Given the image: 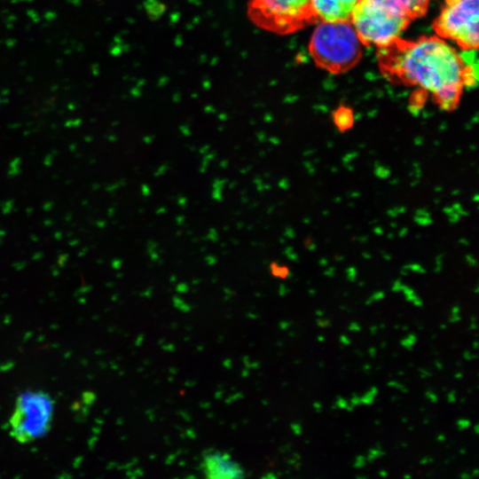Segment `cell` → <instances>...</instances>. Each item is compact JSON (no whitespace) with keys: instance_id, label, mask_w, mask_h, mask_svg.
Instances as JSON below:
<instances>
[{"instance_id":"obj_1","label":"cell","mask_w":479,"mask_h":479,"mask_svg":"<svg viewBox=\"0 0 479 479\" xmlns=\"http://www.w3.org/2000/svg\"><path fill=\"white\" fill-rule=\"evenodd\" d=\"M381 72L390 82L417 86L444 111L454 110L465 87L477 83L475 53L461 55L437 35L398 38L379 49Z\"/></svg>"},{"instance_id":"obj_2","label":"cell","mask_w":479,"mask_h":479,"mask_svg":"<svg viewBox=\"0 0 479 479\" xmlns=\"http://www.w3.org/2000/svg\"><path fill=\"white\" fill-rule=\"evenodd\" d=\"M362 46L349 20L319 21L311 35L308 49L318 67L339 75L358 63L362 57Z\"/></svg>"},{"instance_id":"obj_3","label":"cell","mask_w":479,"mask_h":479,"mask_svg":"<svg viewBox=\"0 0 479 479\" xmlns=\"http://www.w3.org/2000/svg\"><path fill=\"white\" fill-rule=\"evenodd\" d=\"M411 19L380 0H360L349 21L363 45L384 48L400 38Z\"/></svg>"},{"instance_id":"obj_4","label":"cell","mask_w":479,"mask_h":479,"mask_svg":"<svg viewBox=\"0 0 479 479\" xmlns=\"http://www.w3.org/2000/svg\"><path fill=\"white\" fill-rule=\"evenodd\" d=\"M247 10L254 25L278 35H288L317 22L311 0H249Z\"/></svg>"},{"instance_id":"obj_5","label":"cell","mask_w":479,"mask_h":479,"mask_svg":"<svg viewBox=\"0 0 479 479\" xmlns=\"http://www.w3.org/2000/svg\"><path fill=\"white\" fill-rule=\"evenodd\" d=\"M54 401L43 390H26L17 397L9 425L10 433L20 444L44 436L51 429Z\"/></svg>"},{"instance_id":"obj_6","label":"cell","mask_w":479,"mask_h":479,"mask_svg":"<svg viewBox=\"0 0 479 479\" xmlns=\"http://www.w3.org/2000/svg\"><path fill=\"white\" fill-rule=\"evenodd\" d=\"M479 0H445L432 27L436 35L450 39L461 51L477 50Z\"/></svg>"},{"instance_id":"obj_7","label":"cell","mask_w":479,"mask_h":479,"mask_svg":"<svg viewBox=\"0 0 479 479\" xmlns=\"http://www.w3.org/2000/svg\"><path fill=\"white\" fill-rule=\"evenodd\" d=\"M202 472L211 479H232L245 476V470L225 452L208 450L203 453Z\"/></svg>"},{"instance_id":"obj_8","label":"cell","mask_w":479,"mask_h":479,"mask_svg":"<svg viewBox=\"0 0 479 479\" xmlns=\"http://www.w3.org/2000/svg\"><path fill=\"white\" fill-rule=\"evenodd\" d=\"M359 1L311 0V8L317 22L349 20L351 12Z\"/></svg>"},{"instance_id":"obj_9","label":"cell","mask_w":479,"mask_h":479,"mask_svg":"<svg viewBox=\"0 0 479 479\" xmlns=\"http://www.w3.org/2000/svg\"><path fill=\"white\" fill-rule=\"evenodd\" d=\"M406 14L411 20L426 14L430 0H380Z\"/></svg>"},{"instance_id":"obj_10","label":"cell","mask_w":479,"mask_h":479,"mask_svg":"<svg viewBox=\"0 0 479 479\" xmlns=\"http://www.w3.org/2000/svg\"><path fill=\"white\" fill-rule=\"evenodd\" d=\"M335 126L342 132L349 130L354 122L352 110L346 106H340L333 113Z\"/></svg>"},{"instance_id":"obj_11","label":"cell","mask_w":479,"mask_h":479,"mask_svg":"<svg viewBox=\"0 0 479 479\" xmlns=\"http://www.w3.org/2000/svg\"><path fill=\"white\" fill-rule=\"evenodd\" d=\"M402 290L404 292L406 301L412 302L413 305H415L416 307H421L423 305L422 300L414 294V291L412 288L408 287H403Z\"/></svg>"},{"instance_id":"obj_12","label":"cell","mask_w":479,"mask_h":479,"mask_svg":"<svg viewBox=\"0 0 479 479\" xmlns=\"http://www.w3.org/2000/svg\"><path fill=\"white\" fill-rule=\"evenodd\" d=\"M379 389L377 387H371L361 397V404L370 405L374 402V398L377 396Z\"/></svg>"},{"instance_id":"obj_13","label":"cell","mask_w":479,"mask_h":479,"mask_svg":"<svg viewBox=\"0 0 479 479\" xmlns=\"http://www.w3.org/2000/svg\"><path fill=\"white\" fill-rule=\"evenodd\" d=\"M381 447V445L378 443L375 448L368 451L367 456L365 457L366 462L373 463L376 459L385 455V452Z\"/></svg>"},{"instance_id":"obj_14","label":"cell","mask_w":479,"mask_h":479,"mask_svg":"<svg viewBox=\"0 0 479 479\" xmlns=\"http://www.w3.org/2000/svg\"><path fill=\"white\" fill-rule=\"evenodd\" d=\"M416 342L417 335L413 333H411L405 338L400 341V344L407 350L412 351Z\"/></svg>"},{"instance_id":"obj_15","label":"cell","mask_w":479,"mask_h":479,"mask_svg":"<svg viewBox=\"0 0 479 479\" xmlns=\"http://www.w3.org/2000/svg\"><path fill=\"white\" fill-rule=\"evenodd\" d=\"M387 385H388V387L398 389L403 393H408L409 392V389L404 385L401 384L400 382H398V381H397L395 380H391V381H388Z\"/></svg>"},{"instance_id":"obj_16","label":"cell","mask_w":479,"mask_h":479,"mask_svg":"<svg viewBox=\"0 0 479 479\" xmlns=\"http://www.w3.org/2000/svg\"><path fill=\"white\" fill-rule=\"evenodd\" d=\"M456 425H457V428L459 431H462V430H465V429L468 428L470 427V425H471V422L467 419H459L456 421Z\"/></svg>"},{"instance_id":"obj_17","label":"cell","mask_w":479,"mask_h":479,"mask_svg":"<svg viewBox=\"0 0 479 479\" xmlns=\"http://www.w3.org/2000/svg\"><path fill=\"white\" fill-rule=\"evenodd\" d=\"M366 464V458L363 455H358L355 458L353 467L355 468H362Z\"/></svg>"},{"instance_id":"obj_18","label":"cell","mask_w":479,"mask_h":479,"mask_svg":"<svg viewBox=\"0 0 479 479\" xmlns=\"http://www.w3.org/2000/svg\"><path fill=\"white\" fill-rule=\"evenodd\" d=\"M383 297H384V293L383 292H377V293L373 294L371 297H369L366 300L365 304L370 305L373 302H377V301L381 300Z\"/></svg>"},{"instance_id":"obj_19","label":"cell","mask_w":479,"mask_h":479,"mask_svg":"<svg viewBox=\"0 0 479 479\" xmlns=\"http://www.w3.org/2000/svg\"><path fill=\"white\" fill-rule=\"evenodd\" d=\"M316 324L318 326L321 328H326L331 326V321L328 318H319L316 320Z\"/></svg>"},{"instance_id":"obj_20","label":"cell","mask_w":479,"mask_h":479,"mask_svg":"<svg viewBox=\"0 0 479 479\" xmlns=\"http://www.w3.org/2000/svg\"><path fill=\"white\" fill-rule=\"evenodd\" d=\"M425 397L433 404L438 402L437 395L434 391H432L430 389H428V390H427L425 392Z\"/></svg>"},{"instance_id":"obj_21","label":"cell","mask_w":479,"mask_h":479,"mask_svg":"<svg viewBox=\"0 0 479 479\" xmlns=\"http://www.w3.org/2000/svg\"><path fill=\"white\" fill-rule=\"evenodd\" d=\"M349 401H347L345 398H343L341 396H338L335 401L336 407H339L341 409H345Z\"/></svg>"},{"instance_id":"obj_22","label":"cell","mask_w":479,"mask_h":479,"mask_svg":"<svg viewBox=\"0 0 479 479\" xmlns=\"http://www.w3.org/2000/svg\"><path fill=\"white\" fill-rule=\"evenodd\" d=\"M348 330L349 332H360L361 326L357 322L353 321V322H350L349 325L348 326Z\"/></svg>"},{"instance_id":"obj_23","label":"cell","mask_w":479,"mask_h":479,"mask_svg":"<svg viewBox=\"0 0 479 479\" xmlns=\"http://www.w3.org/2000/svg\"><path fill=\"white\" fill-rule=\"evenodd\" d=\"M352 405L357 406L361 404L360 397H358L356 393L352 394V397L349 401Z\"/></svg>"},{"instance_id":"obj_24","label":"cell","mask_w":479,"mask_h":479,"mask_svg":"<svg viewBox=\"0 0 479 479\" xmlns=\"http://www.w3.org/2000/svg\"><path fill=\"white\" fill-rule=\"evenodd\" d=\"M447 401L449 404H453L457 401V395L455 390H451L447 395Z\"/></svg>"},{"instance_id":"obj_25","label":"cell","mask_w":479,"mask_h":479,"mask_svg":"<svg viewBox=\"0 0 479 479\" xmlns=\"http://www.w3.org/2000/svg\"><path fill=\"white\" fill-rule=\"evenodd\" d=\"M464 359L470 361L477 357V355L471 353L469 350H465L463 352Z\"/></svg>"},{"instance_id":"obj_26","label":"cell","mask_w":479,"mask_h":479,"mask_svg":"<svg viewBox=\"0 0 479 479\" xmlns=\"http://www.w3.org/2000/svg\"><path fill=\"white\" fill-rule=\"evenodd\" d=\"M291 428L295 435H301L302 432V426L299 423H293Z\"/></svg>"},{"instance_id":"obj_27","label":"cell","mask_w":479,"mask_h":479,"mask_svg":"<svg viewBox=\"0 0 479 479\" xmlns=\"http://www.w3.org/2000/svg\"><path fill=\"white\" fill-rule=\"evenodd\" d=\"M339 341L342 345L348 346L351 344V340L347 335H341Z\"/></svg>"},{"instance_id":"obj_28","label":"cell","mask_w":479,"mask_h":479,"mask_svg":"<svg viewBox=\"0 0 479 479\" xmlns=\"http://www.w3.org/2000/svg\"><path fill=\"white\" fill-rule=\"evenodd\" d=\"M419 372L421 379H427L432 375L430 372L423 368H420Z\"/></svg>"},{"instance_id":"obj_29","label":"cell","mask_w":479,"mask_h":479,"mask_svg":"<svg viewBox=\"0 0 479 479\" xmlns=\"http://www.w3.org/2000/svg\"><path fill=\"white\" fill-rule=\"evenodd\" d=\"M461 320V317L459 316V313L458 314H452V316L449 318L450 323H458Z\"/></svg>"},{"instance_id":"obj_30","label":"cell","mask_w":479,"mask_h":479,"mask_svg":"<svg viewBox=\"0 0 479 479\" xmlns=\"http://www.w3.org/2000/svg\"><path fill=\"white\" fill-rule=\"evenodd\" d=\"M313 408L314 410L317 412H322L323 410V404L321 402H318V401H315L313 403Z\"/></svg>"},{"instance_id":"obj_31","label":"cell","mask_w":479,"mask_h":479,"mask_svg":"<svg viewBox=\"0 0 479 479\" xmlns=\"http://www.w3.org/2000/svg\"><path fill=\"white\" fill-rule=\"evenodd\" d=\"M476 328H477L476 318H475V316H472L471 317V323L469 325V330H475Z\"/></svg>"},{"instance_id":"obj_32","label":"cell","mask_w":479,"mask_h":479,"mask_svg":"<svg viewBox=\"0 0 479 479\" xmlns=\"http://www.w3.org/2000/svg\"><path fill=\"white\" fill-rule=\"evenodd\" d=\"M431 462H433V458H431V457H425V458H422L420 460V465H427V464L431 463Z\"/></svg>"},{"instance_id":"obj_33","label":"cell","mask_w":479,"mask_h":479,"mask_svg":"<svg viewBox=\"0 0 479 479\" xmlns=\"http://www.w3.org/2000/svg\"><path fill=\"white\" fill-rule=\"evenodd\" d=\"M402 284H400V282L397 281L394 286H393V291L395 292H398L400 290H402Z\"/></svg>"},{"instance_id":"obj_34","label":"cell","mask_w":479,"mask_h":479,"mask_svg":"<svg viewBox=\"0 0 479 479\" xmlns=\"http://www.w3.org/2000/svg\"><path fill=\"white\" fill-rule=\"evenodd\" d=\"M376 349L374 347H371L369 349H368V354L371 357H374L376 356Z\"/></svg>"},{"instance_id":"obj_35","label":"cell","mask_w":479,"mask_h":479,"mask_svg":"<svg viewBox=\"0 0 479 479\" xmlns=\"http://www.w3.org/2000/svg\"><path fill=\"white\" fill-rule=\"evenodd\" d=\"M369 330H370V334L374 335L378 332L379 328L377 326L373 325L370 326Z\"/></svg>"},{"instance_id":"obj_36","label":"cell","mask_w":479,"mask_h":479,"mask_svg":"<svg viewBox=\"0 0 479 479\" xmlns=\"http://www.w3.org/2000/svg\"><path fill=\"white\" fill-rule=\"evenodd\" d=\"M435 365H436V367L438 370H440V371L444 369V365H443V363H442L440 360H438V359H436V360L435 361Z\"/></svg>"},{"instance_id":"obj_37","label":"cell","mask_w":479,"mask_h":479,"mask_svg":"<svg viewBox=\"0 0 479 479\" xmlns=\"http://www.w3.org/2000/svg\"><path fill=\"white\" fill-rule=\"evenodd\" d=\"M459 477L461 479H469L471 478V475L467 472H462L460 475H459Z\"/></svg>"},{"instance_id":"obj_38","label":"cell","mask_w":479,"mask_h":479,"mask_svg":"<svg viewBox=\"0 0 479 479\" xmlns=\"http://www.w3.org/2000/svg\"><path fill=\"white\" fill-rule=\"evenodd\" d=\"M460 308L458 305H455L452 307L451 313L452 314H458L459 313Z\"/></svg>"},{"instance_id":"obj_39","label":"cell","mask_w":479,"mask_h":479,"mask_svg":"<svg viewBox=\"0 0 479 479\" xmlns=\"http://www.w3.org/2000/svg\"><path fill=\"white\" fill-rule=\"evenodd\" d=\"M445 435L444 434H439L437 436H436V440L440 443H443L445 441Z\"/></svg>"},{"instance_id":"obj_40","label":"cell","mask_w":479,"mask_h":479,"mask_svg":"<svg viewBox=\"0 0 479 479\" xmlns=\"http://www.w3.org/2000/svg\"><path fill=\"white\" fill-rule=\"evenodd\" d=\"M315 313L318 318H322L325 315V312L322 310H317Z\"/></svg>"},{"instance_id":"obj_41","label":"cell","mask_w":479,"mask_h":479,"mask_svg":"<svg viewBox=\"0 0 479 479\" xmlns=\"http://www.w3.org/2000/svg\"><path fill=\"white\" fill-rule=\"evenodd\" d=\"M454 378L456 380H460L461 378H463V373L461 372H457L455 374H454Z\"/></svg>"},{"instance_id":"obj_42","label":"cell","mask_w":479,"mask_h":479,"mask_svg":"<svg viewBox=\"0 0 479 479\" xmlns=\"http://www.w3.org/2000/svg\"><path fill=\"white\" fill-rule=\"evenodd\" d=\"M355 406L352 405L350 403H348L345 410H347L348 412H352L354 410Z\"/></svg>"},{"instance_id":"obj_43","label":"cell","mask_w":479,"mask_h":479,"mask_svg":"<svg viewBox=\"0 0 479 479\" xmlns=\"http://www.w3.org/2000/svg\"><path fill=\"white\" fill-rule=\"evenodd\" d=\"M478 473H479V470L477 468L473 469L472 472L470 473L471 477H476Z\"/></svg>"},{"instance_id":"obj_44","label":"cell","mask_w":479,"mask_h":479,"mask_svg":"<svg viewBox=\"0 0 479 479\" xmlns=\"http://www.w3.org/2000/svg\"><path fill=\"white\" fill-rule=\"evenodd\" d=\"M379 475L381 477H387L388 476V472L386 470H380L379 471Z\"/></svg>"},{"instance_id":"obj_45","label":"cell","mask_w":479,"mask_h":479,"mask_svg":"<svg viewBox=\"0 0 479 479\" xmlns=\"http://www.w3.org/2000/svg\"><path fill=\"white\" fill-rule=\"evenodd\" d=\"M371 368H372V366L369 364L364 365V366H363V369L365 372H368Z\"/></svg>"},{"instance_id":"obj_46","label":"cell","mask_w":479,"mask_h":479,"mask_svg":"<svg viewBox=\"0 0 479 479\" xmlns=\"http://www.w3.org/2000/svg\"><path fill=\"white\" fill-rule=\"evenodd\" d=\"M474 431H475V435L479 434V425L478 424L475 425Z\"/></svg>"},{"instance_id":"obj_47","label":"cell","mask_w":479,"mask_h":479,"mask_svg":"<svg viewBox=\"0 0 479 479\" xmlns=\"http://www.w3.org/2000/svg\"><path fill=\"white\" fill-rule=\"evenodd\" d=\"M478 343H479V342H478V341H476V340L472 343V346H473V349H476L478 348V345H479Z\"/></svg>"},{"instance_id":"obj_48","label":"cell","mask_w":479,"mask_h":479,"mask_svg":"<svg viewBox=\"0 0 479 479\" xmlns=\"http://www.w3.org/2000/svg\"><path fill=\"white\" fill-rule=\"evenodd\" d=\"M317 339L319 342H323L326 338L324 335H318Z\"/></svg>"},{"instance_id":"obj_49","label":"cell","mask_w":479,"mask_h":479,"mask_svg":"<svg viewBox=\"0 0 479 479\" xmlns=\"http://www.w3.org/2000/svg\"><path fill=\"white\" fill-rule=\"evenodd\" d=\"M386 347H387V342H382L381 344V348L384 349Z\"/></svg>"},{"instance_id":"obj_50","label":"cell","mask_w":479,"mask_h":479,"mask_svg":"<svg viewBox=\"0 0 479 479\" xmlns=\"http://www.w3.org/2000/svg\"><path fill=\"white\" fill-rule=\"evenodd\" d=\"M403 477H404V479H410V478H412V475H411L410 474H405V475H404Z\"/></svg>"},{"instance_id":"obj_51","label":"cell","mask_w":479,"mask_h":479,"mask_svg":"<svg viewBox=\"0 0 479 479\" xmlns=\"http://www.w3.org/2000/svg\"><path fill=\"white\" fill-rule=\"evenodd\" d=\"M440 328H441L442 330L446 329V328H447V326H446L445 324H441V325H440Z\"/></svg>"},{"instance_id":"obj_52","label":"cell","mask_w":479,"mask_h":479,"mask_svg":"<svg viewBox=\"0 0 479 479\" xmlns=\"http://www.w3.org/2000/svg\"><path fill=\"white\" fill-rule=\"evenodd\" d=\"M466 452H467L466 448L465 449L464 448L460 449V452H459L460 454H465Z\"/></svg>"},{"instance_id":"obj_53","label":"cell","mask_w":479,"mask_h":479,"mask_svg":"<svg viewBox=\"0 0 479 479\" xmlns=\"http://www.w3.org/2000/svg\"><path fill=\"white\" fill-rule=\"evenodd\" d=\"M356 478H357V479H360V478L365 479V478H367V476L366 475H357Z\"/></svg>"},{"instance_id":"obj_54","label":"cell","mask_w":479,"mask_h":479,"mask_svg":"<svg viewBox=\"0 0 479 479\" xmlns=\"http://www.w3.org/2000/svg\"><path fill=\"white\" fill-rule=\"evenodd\" d=\"M428 422H429L428 418H426V419L423 420V423H424V424H428Z\"/></svg>"},{"instance_id":"obj_55","label":"cell","mask_w":479,"mask_h":479,"mask_svg":"<svg viewBox=\"0 0 479 479\" xmlns=\"http://www.w3.org/2000/svg\"><path fill=\"white\" fill-rule=\"evenodd\" d=\"M402 421H403L404 423H406V422H408V419H407V418H402Z\"/></svg>"},{"instance_id":"obj_56","label":"cell","mask_w":479,"mask_h":479,"mask_svg":"<svg viewBox=\"0 0 479 479\" xmlns=\"http://www.w3.org/2000/svg\"><path fill=\"white\" fill-rule=\"evenodd\" d=\"M402 329H403L404 331H407V330L409 329V327H408L407 326H404L402 327Z\"/></svg>"},{"instance_id":"obj_57","label":"cell","mask_w":479,"mask_h":479,"mask_svg":"<svg viewBox=\"0 0 479 479\" xmlns=\"http://www.w3.org/2000/svg\"><path fill=\"white\" fill-rule=\"evenodd\" d=\"M381 328H385V324L384 323H381V326H380Z\"/></svg>"},{"instance_id":"obj_58","label":"cell","mask_w":479,"mask_h":479,"mask_svg":"<svg viewBox=\"0 0 479 479\" xmlns=\"http://www.w3.org/2000/svg\"><path fill=\"white\" fill-rule=\"evenodd\" d=\"M375 424H376V425H379V424H381V420H375Z\"/></svg>"},{"instance_id":"obj_59","label":"cell","mask_w":479,"mask_h":479,"mask_svg":"<svg viewBox=\"0 0 479 479\" xmlns=\"http://www.w3.org/2000/svg\"><path fill=\"white\" fill-rule=\"evenodd\" d=\"M324 365H325L324 363L320 362L319 363V367H324Z\"/></svg>"},{"instance_id":"obj_60","label":"cell","mask_w":479,"mask_h":479,"mask_svg":"<svg viewBox=\"0 0 479 479\" xmlns=\"http://www.w3.org/2000/svg\"><path fill=\"white\" fill-rule=\"evenodd\" d=\"M397 374H398V375H404V372H400V371H399V372L397 373Z\"/></svg>"},{"instance_id":"obj_61","label":"cell","mask_w":479,"mask_h":479,"mask_svg":"<svg viewBox=\"0 0 479 479\" xmlns=\"http://www.w3.org/2000/svg\"><path fill=\"white\" fill-rule=\"evenodd\" d=\"M465 400H466L465 398H461V401H460V402H461V403H464Z\"/></svg>"},{"instance_id":"obj_62","label":"cell","mask_w":479,"mask_h":479,"mask_svg":"<svg viewBox=\"0 0 479 479\" xmlns=\"http://www.w3.org/2000/svg\"><path fill=\"white\" fill-rule=\"evenodd\" d=\"M413 429V427H410L409 430L412 431Z\"/></svg>"},{"instance_id":"obj_63","label":"cell","mask_w":479,"mask_h":479,"mask_svg":"<svg viewBox=\"0 0 479 479\" xmlns=\"http://www.w3.org/2000/svg\"><path fill=\"white\" fill-rule=\"evenodd\" d=\"M402 446L405 447L406 446L405 443H403Z\"/></svg>"}]
</instances>
